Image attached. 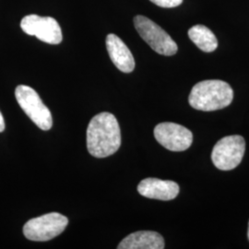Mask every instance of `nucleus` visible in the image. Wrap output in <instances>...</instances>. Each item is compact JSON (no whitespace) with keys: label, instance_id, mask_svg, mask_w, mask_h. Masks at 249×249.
Wrapping results in <instances>:
<instances>
[{"label":"nucleus","instance_id":"obj_1","mask_svg":"<svg viewBox=\"0 0 249 249\" xmlns=\"http://www.w3.org/2000/svg\"><path fill=\"white\" fill-rule=\"evenodd\" d=\"M121 146V130L114 115L103 112L93 116L87 128V149L95 158L113 155Z\"/></svg>","mask_w":249,"mask_h":249},{"label":"nucleus","instance_id":"obj_2","mask_svg":"<svg viewBox=\"0 0 249 249\" xmlns=\"http://www.w3.org/2000/svg\"><path fill=\"white\" fill-rule=\"evenodd\" d=\"M233 91L223 80H209L196 83L189 94V105L205 112L221 110L231 105Z\"/></svg>","mask_w":249,"mask_h":249},{"label":"nucleus","instance_id":"obj_3","mask_svg":"<svg viewBox=\"0 0 249 249\" xmlns=\"http://www.w3.org/2000/svg\"><path fill=\"white\" fill-rule=\"evenodd\" d=\"M134 26L143 40L156 53L170 56L178 52V47L176 42L163 29L150 18L138 15L134 18Z\"/></svg>","mask_w":249,"mask_h":249},{"label":"nucleus","instance_id":"obj_4","mask_svg":"<svg viewBox=\"0 0 249 249\" xmlns=\"http://www.w3.org/2000/svg\"><path fill=\"white\" fill-rule=\"evenodd\" d=\"M69 224V219L57 213L45 214L28 221L23 226L27 239L45 242L61 234Z\"/></svg>","mask_w":249,"mask_h":249},{"label":"nucleus","instance_id":"obj_5","mask_svg":"<svg viewBox=\"0 0 249 249\" xmlns=\"http://www.w3.org/2000/svg\"><path fill=\"white\" fill-rule=\"evenodd\" d=\"M18 106L35 124L43 130H49L53 125V118L39 94L26 85H18L15 90Z\"/></svg>","mask_w":249,"mask_h":249},{"label":"nucleus","instance_id":"obj_6","mask_svg":"<svg viewBox=\"0 0 249 249\" xmlns=\"http://www.w3.org/2000/svg\"><path fill=\"white\" fill-rule=\"evenodd\" d=\"M246 151V142L239 135L224 137L215 144L212 152L214 165L222 171L234 169L240 164Z\"/></svg>","mask_w":249,"mask_h":249},{"label":"nucleus","instance_id":"obj_7","mask_svg":"<svg viewBox=\"0 0 249 249\" xmlns=\"http://www.w3.org/2000/svg\"><path fill=\"white\" fill-rule=\"evenodd\" d=\"M20 28L29 36H36L42 42L58 45L62 42L61 28L51 17H40L36 14L28 15L21 19Z\"/></svg>","mask_w":249,"mask_h":249},{"label":"nucleus","instance_id":"obj_8","mask_svg":"<svg viewBox=\"0 0 249 249\" xmlns=\"http://www.w3.org/2000/svg\"><path fill=\"white\" fill-rule=\"evenodd\" d=\"M154 137L162 147L172 151L187 150L193 142L192 132L181 124L164 122L154 128Z\"/></svg>","mask_w":249,"mask_h":249},{"label":"nucleus","instance_id":"obj_9","mask_svg":"<svg viewBox=\"0 0 249 249\" xmlns=\"http://www.w3.org/2000/svg\"><path fill=\"white\" fill-rule=\"evenodd\" d=\"M138 191L145 197L167 201L178 196L179 186L176 182L170 180L146 178L139 184Z\"/></svg>","mask_w":249,"mask_h":249},{"label":"nucleus","instance_id":"obj_10","mask_svg":"<svg viewBox=\"0 0 249 249\" xmlns=\"http://www.w3.org/2000/svg\"><path fill=\"white\" fill-rule=\"evenodd\" d=\"M107 48L112 62L120 71L124 73L133 71L135 69L133 54L118 36L113 34L107 36Z\"/></svg>","mask_w":249,"mask_h":249},{"label":"nucleus","instance_id":"obj_11","mask_svg":"<svg viewBox=\"0 0 249 249\" xmlns=\"http://www.w3.org/2000/svg\"><path fill=\"white\" fill-rule=\"evenodd\" d=\"M164 239L153 231H139L127 235L118 245V249H162Z\"/></svg>","mask_w":249,"mask_h":249},{"label":"nucleus","instance_id":"obj_12","mask_svg":"<svg viewBox=\"0 0 249 249\" xmlns=\"http://www.w3.org/2000/svg\"><path fill=\"white\" fill-rule=\"evenodd\" d=\"M190 40L205 53H212L218 47V40L213 33L204 25H195L188 30Z\"/></svg>","mask_w":249,"mask_h":249},{"label":"nucleus","instance_id":"obj_13","mask_svg":"<svg viewBox=\"0 0 249 249\" xmlns=\"http://www.w3.org/2000/svg\"><path fill=\"white\" fill-rule=\"evenodd\" d=\"M153 4L159 6L160 8H176L183 3V0H150Z\"/></svg>","mask_w":249,"mask_h":249},{"label":"nucleus","instance_id":"obj_14","mask_svg":"<svg viewBox=\"0 0 249 249\" xmlns=\"http://www.w3.org/2000/svg\"><path fill=\"white\" fill-rule=\"evenodd\" d=\"M4 130H5V121H4V117L0 112V133L3 132Z\"/></svg>","mask_w":249,"mask_h":249},{"label":"nucleus","instance_id":"obj_15","mask_svg":"<svg viewBox=\"0 0 249 249\" xmlns=\"http://www.w3.org/2000/svg\"><path fill=\"white\" fill-rule=\"evenodd\" d=\"M248 236H249V231H248Z\"/></svg>","mask_w":249,"mask_h":249}]
</instances>
